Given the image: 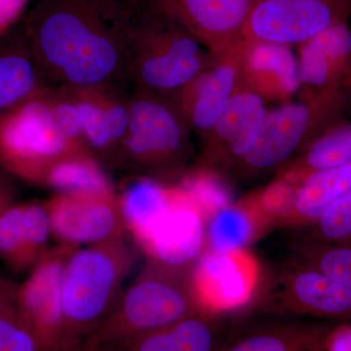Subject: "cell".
<instances>
[{"label":"cell","mask_w":351,"mask_h":351,"mask_svg":"<svg viewBox=\"0 0 351 351\" xmlns=\"http://www.w3.org/2000/svg\"><path fill=\"white\" fill-rule=\"evenodd\" d=\"M52 233L45 205H10L0 215V258L14 269L34 267L47 253Z\"/></svg>","instance_id":"19"},{"label":"cell","mask_w":351,"mask_h":351,"mask_svg":"<svg viewBox=\"0 0 351 351\" xmlns=\"http://www.w3.org/2000/svg\"><path fill=\"white\" fill-rule=\"evenodd\" d=\"M174 186L151 178L135 177L119 196L124 226L138 242L169 208Z\"/></svg>","instance_id":"26"},{"label":"cell","mask_w":351,"mask_h":351,"mask_svg":"<svg viewBox=\"0 0 351 351\" xmlns=\"http://www.w3.org/2000/svg\"><path fill=\"white\" fill-rule=\"evenodd\" d=\"M269 230L250 198L219 210L206 223V250L234 251L249 245Z\"/></svg>","instance_id":"25"},{"label":"cell","mask_w":351,"mask_h":351,"mask_svg":"<svg viewBox=\"0 0 351 351\" xmlns=\"http://www.w3.org/2000/svg\"><path fill=\"white\" fill-rule=\"evenodd\" d=\"M43 186L58 193H113L112 182L100 161L91 154L64 157L53 164L44 177Z\"/></svg>","instance_id":"27"},{"label":"cell","mask_w":351,"mask_h":351,"mask_svg":"<svg viewBox=\"0 0 351 351\" xmlns=\"http://www.w3.org/2000/svg\"><path fill=\"white\" fill-rule=\"evenodd\" d=\"M212 55L244 45V29L255 0H151Z\"/></svg>","instance_id":"17"},{"label":"cell","mask_w":351,"mask_h":351,"mask_svg":"<svg viewBox=\"0 0 351 351\" xmlns=\"http://www.w3.org/2000/svg\"><path fill=\"white\" fill-rule=\"evenodd\" d=\"M128 31L126 82L131 92L173 98L213 62L195 36L151 0H133Z\"/></svg>","instance_id":"2"},{"label":"cell","mask_w":351,"mask_h":351,"mask_svg":"<svg viewBox=\"0 0 351 351\" xmlns=\"http://www.w3.org/2000/svg\"><path fill=\"white\" fill-rule=\"evenodd\" d=\"M351 163V124L334 125L307 145L299 165L287 172L285 179L301 182L314 171L332 169Z\"/></svg>","instance_id":"29"},{"label":"cell","mask_w":351,"mask_h":351,"mask_svg":"<svg viewBox=\"0 0 351 351\" xmlns=\"http://www.w3.org/2000/svg\"><path fill=\"white\" fill-rule=\"evenodd\" d=\"M245 85L263 99L287 98L301 86L299 63L289 46L244 43Z\"/></svg>","instance_id":"22"},{"label":"cell","mask_w":351,"mask_h":351,"mask_svg":"<svg viewBox=\"0 0 351 351\" xmlns=\"http://www.w3.org/2000/svg\"><path fill=\"white\" fill-rule=\"evenodd\" d=\"M75 247L47 251L18 288L19 302L43 351H64L62 286L64 267Z\"/></svg>","instance_id":"14"},{"label":"cell","mask_w":351,"mask_h":351,"mask_svg":"<svg viewBox=\"0 0 351 351\" xmlns=\"http://www.w3.org/2000/svg\"><path fill=\"white\" fill-rule=\"evenodd\" d=\"M243 48L213 55V62L198 77L168 99L200 138L213 128L233 95L245 85Z\"/></svg>","instance_id":"16"},{"label":"cell","mask_w":351,"mask_h":351,"mask_svg":"<svg viewBox=\"0 0 351 351\" xmlns=\"http://www.w3.org/2000/svg\"><path fill=\"white\" fill-rule=\"evenodd\" d=\"M351 80V69L350 71V73H348V80Z\"/></svg>","instance_id":"38"},{"label":"cell","mask_w":351,"mask_h":351,"mask_svg":"<svg viewBox=\"0 0 351 351\" xmlns=\"http://www.w3.org/2000/svg\"><path fill=\"white\" fill-rule=\"evenodd\" d=\"M332 327L331 323L270 316L230 330L219 351H321Z\"/></svg>","instance_id":"18"},{"label":"cell","mask_w":351,"mask_h":351,"mask_svg":"<svg viewBox=\"0 0 351 351\" xmlns=\"http://www.w3.org/2000/svg\"><path fill=\"white\" fill-rule=\"evenodd\" d=\"M226 320V315L197 311L112 348L119 351H219L230 332Z\"/></svg>","instance_id":"20"},{"label":"cell","mask_w":351,"mask_h":351,"mask_svg":"<svg viewBox=\"0 0 351 351\" xmlns=\"http://www.w3.org/2000/svg\"><path fill=\"white\" fill-rule=\"evenodd\" d=\"M263 274L262 265L248 249L206 250L189 270V285L200 311L226 315L250 307Z\"/></svg>","instance_id":"9"},{"label":"cell","mask_w":351,"mask_h":351,"mask_svg":"<svg viewBox=\"0 0 351 351\" xmlns=\"http://www.w3.org/2000/svg\"><path fill=\"white\" fill-rule=\"evenodd\" d=\"M295 191L297 184L283 178L249 198L269 228L285 226L294 208Z\"/></svg>","instance_id":"32"},{"label":"cell","mask_w":351,"mask_h":351,"mask_svg":"<svg viewBox=\"0 0 351 351\" xmlns=\"http://www.w3.org/2000/svg\"><path fill=\"white\" fill-rule=\"evenodd\" d=\"M131 261L122 237L69 254L62 286L64 351L82 343L108 317Z\"/></svg>","instance_id":"3"},{"label":"cell","mask_w":351,"mask_h":351,"mask_svg":"<svg viewBox=\"0 0 351 351\" xmlns=\"http://www.w3.org/2000/svg\"><path fill=\"white\" fill-rule=\"evenodd\" d=\"M5 34L0 36V117L48 89L32 56L25 25Z\"/></svg>","instance_id":"23"},{"label":"cell","mask_w":351,"mask_h":351,"mask_svg":"<svg viewBox=\"0 0 351 351\" xmlns=\"http://www.w3.org/2000/svg\"><path fill=\"white\" fill-rule=\"evenodd\" d=\"M351 0H255L244 29V43L289 46L338 23H348Z\"/></svg>","instance_id":"10"},{"label":"cell","mask_w":351,"mask_h":351,"mask_svg":"<svg viewBox=\"0 0 351 351\" xmlns=\"http://www.w3.org/2000/svg\"><path fill=\"white\" fill-rule=\"evenodd\" d=\"M44 205L52 232L63 244L93 246L122 237L124 223L115 193H57Z\"/></svg>","instance_id":"13"},{"label":"cell","mask_w":351,"mask_h":351,"mask_svg":"<svg viewBox=\"0 0 351 351\" xmlns=\"http://www.w3.org/2000/svg\"><path fill=\"white\" fill-rule=\"evenodd\" d=\"M64 88L75 104L88 151L117 167L130 120L131 91L121 85Z\"/></svg>","instance_id":"12"},{"label":"cell","mask_w":351,"mask_h":351,"mask_svg":"<svg viewBox=\"0 0 351 351\" xmlns=\"http://www.w3.org/2000/svg\"><path fill=\"white\" fill-rule=\"evenodd\" d=\"M6 171L0 166V215L12 205L14 191L12 184L7 178Z\"/></svg>","instance_id":"36"},{"label":"cell","mask_w":351,"mask_h":351,"mask_svg":"<svg viewBox=\"0 0 351 351\" xmlns=\"http://www.w3.org/2000/svg\"><path fill=\"white\" fill-rule=\"evenodd\" d=\"M197 205L206 221L217 212L232 204V193L221 173L200 166L184 173L178 184Z\"/></svg>","instance_id":"31"},{"label":"cell","mask_w":351,"mask_h":351,"mask_svg":"<svg viewBox=\"0 0 351 351\" xmlns=\"http://www.w3.org/2000/svg\"><path fill=\"white\" fill-rule=\"evenodd\" d=\"M267 113L261 95L246 85L240 87L201 138V166L219 173L234 169L253 149Z\"/></svg>","instance_id":"15"},{"label":"cell","mask_w":351,"mask_h":351,"mask_svg":"<svg viewBox=\"0 0 351 351\" xmlns=\"http://www.w3.org/2000/svg\"><path fill=\"white\" fill-rule=\"evenodd\" d=\"M51 89L34 95L0 117V166L20 179L43 184L53 164L64 157L91 154L58 126Z\"/></svg>","instance_id":"7"},{"label":"cell","mask_w":351,"mask_h":351,"mask_svg":"<svg viewBox=\"0 0 351 351\" xmlns=\"http://www.w3.org/2000/svg\"><path fill=\"white\" fill-rule=\"evenodd\" d=\"M169 208L137 242L152 263L189 270L206 251V219L197 205L174 186Z\"/></svg>","instance_id":"11"},{"label":"cell","mask_w":351,"mask_h":351,"mask_svg":"<svg viewBox=\"0 0 351 351\" xmlns=\"http://www.w3.org/2000/svg\"><path fill=\"white\" fill-rule=\"evenodd\" d=\"M191 133L170 100L131 92L130 120L117 167L157 181L178 177L193 156Z\"/></svg>","instance_id":"5"},{"label":"cell","mask_w":351,"mask_h":351,"mask_svg":"<svg viewBox=\"0 0 351 351\" xmlns=\"http://www.w3.org/2000/svg\"><path fill=\"white\" fill-rule=\"evenodd\" d=\"M133 0H36L25 22L32 56L48 88L127 87Z\"/></svg>","instance_id":"1"},{"label":"cell","mask_w":351,"mask_h":351,"mask_svg":"<svg viewBox=\"0 0 351 351\" xmlns=\"http://www.w3.org/2000/svg\"><path fill=\"white\" fill-rule=\"evenodd\" d=\"M253 313L287 318L351 320V290L318 270L288 262L263 269Z\"/></svg>","instance_id":"8"},{"label":"cell","mask_w":351,"mask_h":351,"mask_svg":"<svg viewBox=\"0 0 351 351\" xmlns=\"http://www.w3.org/2000/svg\"><path fill=\"white\" fill-rule=\"evenodd\" d=\"M66 351H119L117 350L115 348H112V346H103V348H87V346H84L82 345H76L73 346V348H69V350Z\"/></svg>","instance_id":"37"},{"label":"cell","mask_w":351,"mask_h":351,"mask_svg":"<svg viewBox=\"0 0 351 351\" xmlns=\"http://www.w3.org/2000/svg\"><path fill=\"white\" fill-rule=\"evenodd\" d=\"M345 82L320 90L309 101L267 113L253 149L234 167L243 180L269 174L337 124L348 98Z\"/></svg>","instance_id":"6"},{"label":"cell","mask_w":351,"mask_h":351,"mask_svg":"<svg viewBox=\"0 0 351 351\" xmlns=\"http://www.w3.org/2000/svg\"><path fill=\"white\" fill-rule=\"evenodd\" d=\"M321 351H351L350 325H334L328 332Z\"/></svg>","instance_id":"34"},{"label":"cell","mask_w":351,"mask_h":351,"mask_svg":"<svg viewBox=\"0 0 351 351\" xmlns=\"http://www.w3.org/2000/svg\"><path fill=\"white\" fill-rule=\"evenodd\" d=\"M351 191V163L314 171L297 186L294 208L285 226H311L332 203Z\"/></svg>","instance_id":"24"},{"label":"cell","mask_w":351,"mask_h":351,"mask_svg":"<svg viewBox=\"0 0 351 351\" xmlns=\"http://www.w3.org/2000/svg\"><path fill=\"white\" fill-rule=\"evenodd\" d=\"M300 237L325 242L351 240V191L332 203Z\"/></svg>","instance_id":"33"},{"label":"cell","mask_w":351,"mask_h":351,"mask_svg":"<svg viewBox=\"0 0 351 351\" xmlns=\"http://www.w3.org/2000/svg\"><path fill=\"white\" fill-rule=\"evenodd\" d=\"M0 351H43L19 302L18 288L0 281Z\"/></svg>","instance_id":"30"},{"label":"cell","mask_w":351,"mask_h":351,"mask_svg":"<svg viewBox=\"0 0 351 351\" xmlns=\"http://www.w3.org/2000/svg\"><path fill=\"white\" fill-rule=\"evenodd\" d=\"M29 0H0V36L19 19Z\"/></svg>","instance_id":"35"},{"label":"cell","mask_w":351,"mask_h":351,"mask_svg":"<svg viewBox=\"0 0 351 351\" xmlns=\"http://www.w3.org/2000/svg\"><path fill=\"white\" fill-rule=\"evenodd\" d=\"M289 261L318 270L351 290V240L325 242L299 237L291 246Z\"/></svg>","instance_id":"28"},{"label":"cell","mask_w":351,"mask_h":351,"mask_svg":"<svg viewBox=\"0 0 351 351\" xmlns=\"http://www.w3.org/2000/svg\"><path fill=\"white\" fill-rule=\"evenodd\" d=\"M189 270L165 269L151 263L117 300L100 326L80 345L117 346L200 311L189 285Z\"/></svg>","instance_id":"4"},{"label":"cell","mask_w":351,"mask_h":351,"mask_svg":"<svg viewBox=\"0 0 351 351\" xmlns=\"http://www.w3.org/2000/svg\"><path fill=\"white\" fill-rule=\"evenodd\" d=\"M350 69L351 29L348 23L332 25L301 44V84L320 91L346 82Z\"/></svg>","instance_id":"21"}]
</instances>
